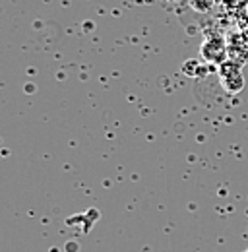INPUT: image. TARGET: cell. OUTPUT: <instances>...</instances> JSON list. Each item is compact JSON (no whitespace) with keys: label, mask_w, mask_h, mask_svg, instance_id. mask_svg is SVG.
Returning a JSON list of instances; mask_svg holds the SVG:
<instances>
[{"label":"cell","mask_w":248,"mask_h":252,"mask_svg":"<svg viewBox=\"0 0 248 252\" xmlns=\"http://www.w3.org/2000/svg\"><path fill=\"white\" fill-rule=\"evenodd\" d=\"M200 55L206 63L210 64H221L229 61V49H227V41L223 37H208L202 47H200Z\"/></svg>","instance_id":"1"},{"label":"cell","mask_w":248,"mask_h":252,"mask_svg":"<svg viewBox=\"0 0 248 252\" xmlns=\"http://www.w3.org/2000/svg\"><path fill=\"white\" fill-rule=\"evenodd\" d=\"M221 84L225 88V92L231 95L241 94L245 90V78H243V72H237L233 76H227V78H221Z\"/></svg>","instance_id":"2"},{"label":"cell","mask_w":248,"mask_h":252,"mask_svg":"<svg viewBox=\"0 0 248 252\" xmlns=\"http://www.w3.org/2000/svg\"><path fill=\"white\" fill-rule=\"evenodd\" d=\"M183 72H185L186 76H190V78H198V76H206L208 74V70L200 64V61H196V59L185 61L183 63Z\"/></svg>","instance_id":"3"},{"label":"cell","mask_w":248,"mask_h":252,"mask_svg":"<svg viewBox=\"0 0 248 252\" xmlns=\"http://www.w3.org/2000/svg\"><path fill=\"white\" fill-rule=\"evenodd\" d=\"M241 66L243 64L237 63V61H225V63L219 66V78H227V76H233L237 72H241Z\"/></svg>","instance_id":"4"},{"label":"cell","mask_w":248,"mask_h":252,"mask_svg":"<svg viewBox=\"0 0 248 252\" xmlns=\"http://www.w3.org/2000/svg\"><path fill=\"white\" fill-rule=\"evenodd\" d=\"M243 37H245V41H247V43H248V30H247V32H245V33H243Z\"/></svg>","instance_id":"5"},{"label":"cell","mask_w":248,"mask_h":252,"mask_svg":"<svg viewBox=\"0 0 248 252\" xmlns=\"http://www.w3.org/2000/svg\"><path fill=\"white\" fill-rule=\"evenodd\" d=\"M243 252H248V249H247V251H243Z\"/></svg>","instance_id":"6"}]
</instances>
